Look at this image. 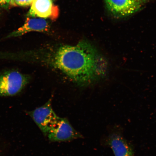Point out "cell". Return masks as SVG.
<instances>
[{
    "instance_id": "1",
    "label": "cell",
    "mask_w": 156,
    "mask_h": 156,
    "mask_svg": "<svg viewBox=\"0 0 156 156\" xmlns=\"http://www.w3.org/2000/svg\"><path fill=\"white\" fill-rule=\"evenodd\" d=\"M25 61L57 69L81 86L98 81L108 74V60L87 41L74 45H60L25 51Z\"/></svg>"
},
{
    "instance_id": "2",
    "label": "cell",
    "mask_w": 156,
    "mask_h": 156,
    "mask_svg": "<svg viewBox=\"0 0 156 156\" xmlns=\"http://www.w3.org/2000/svg\"><path fill=\"white\" fill-rule=\"evenodd\" d=\"M29 75L17 71H9L0 75V96L16 95L29 83Z\"/></svg>"
},
{
    "instance_id": "3",
    "label": "cell",
    "mask_w": 156,
    "mask_h": 156,
    "mask_svg": "<svg viewBox=\"0 0 156 156\" xmlns=\"http://www.w3.org/2000/svg\"><path fill=\"white\" fill-rule=\"evenodd\" d=\"M29 114L46 136L59 118L52 109L51 99L42 106L29 112Z\"/></svg>"
},
{
    "instance_id": "4",
    "label": "cell",
    "mask_w": 156,
    "mask_h": 156,
    "mask_svg": "<svg viewBox=\"0 0 156 156\" xmlns=\"http://www.w3.org/2000/svg\"><path fill=\"white\" fill-rule=\"evenodd\" d=\"M47 136L52 142L66 141L82 137L67 119L60 117Z\"/></svg>"
},
{
    "instance_id": "5",
    "label": "cell",
    "mask_w": 156,
    "mask_h": 156,
    "mask_svg": "<svg viewBox=\"0 0 156 156\" xmlns=\"http://www.w3.org/2000/svg\"><path fill=\"white\" fill-rule=\"evenodd\" d=\"M107 8L113 14L125 17L133 14L141 9L142 5L134 0H105Z\"/></svg>"
},
{
    "instance_id": "6",
    "label": "cell",
    "mask_w": 156,
    "mask_h": 156,
    "mask_svg": "<svg viewBox=\"0 0 156 156\" xmlns=\"http://www.w3.org/2000/svg\"><path fill=\"white\" fill-rule=\"evenodd\" d=\"M107 142L115 156H134L133 148L120 132L112 133L107 138Z\"/></svg>"
},
{
    "instance_id": "7",
    "label": "cell",
    "mask_w": 156,
    "mask_h": 156,
    "mask_svg": "<svg viewBox=\"0 0 156 156\" xmlns=\"http://www.w3.org/2000/svg\"><path fill=\"white\" fill-rule=\"evenodd\" d=\"M58 7L52 5V0H34L29 15L54 20L58 17Z\"/></svg>"
},
{
    "instance_id": "8",
    "label": "cell",
    "mask_w": 156,
    "mask_h": 156,
    "mask_svg": "<svg viewBox=\"0 0 156 156\" xmlns=\"http://www.w3.org/2000/svg\"><path fill=\"white\" fill-rule=\"evenodd\" d=\"M48 28V22L44 19L28 18L23 26L10 33L5 38L20 37L30 32H46Z\"/></svg>"
},
{
    "instance_id": "9",
    "label": "cell",
    "mask_w": 156,
    "mask_h": 156,
    "mask_svg": "<svg viewBox=\"0 0 156 156\" xmlns=\"http://www.w3.org/2000/svg\"><path fill=\"white\" fill-rule=\"evenodd\" d=\"M34 0H11L10 3L13 5L19 6H28L33 2Z\"/></svg>"
},
{
    "instance_id": "10",
    "label": "cell",
    "mask_w": 156,
    "mask_h": 156,
    "mask_svg": "<svg viewBox=\"0 0 156 156\" xmlns=\"http://www.w3.org/2000/svg\"><path fill=\"white\" fill-rule=\"evenodd\" d=\"M10 1L11 0H0V5L3 7H7Z\"/></svg>"
},
{
    "instance_id": "11",
    "label": "cell",
    "mask_w": 156,
    "mask_h": 156,
    "mask_svg": "<svg viewBox=\"0 0 156 156\" xmlns=\"http://www.w3.org/2000/svg\"><path fill=\"white\" fill-rule=\"evenodd\" d=\"M134 1L142 5V3H146L150 0H134Z\"/></svg>"
}]
</instances>
